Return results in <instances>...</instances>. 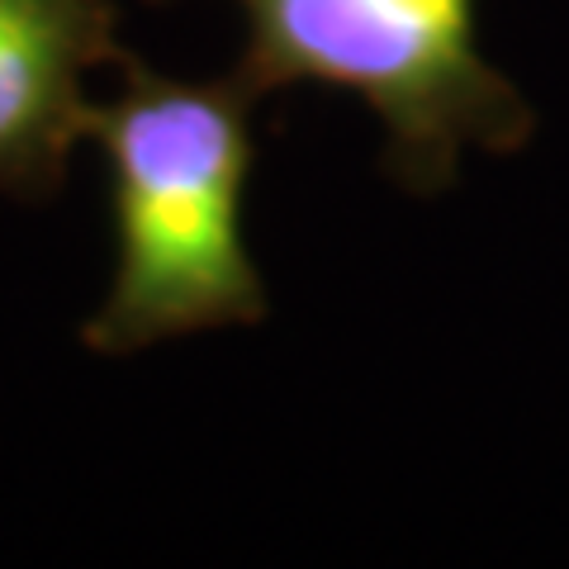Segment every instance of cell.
<instances>
[{
  "instance_id": "cell-3",
  "label": "cell",
  "mask_w": 569,
  "mask_h": 569,
  "mask_svg": "<svg viewBox=\"0 0 569 569\" xmlns=\"http://www.w3.org/2000/svg\"><path fill=\"white\" fill-rule=\"evenodd\" d=\"M104 62H123L110 0H0V194L39 200L62 181Z\"/></svg>"
},
{
  "instance_id": "cell-1",
  "label": "cell",
  "mask_w": 569,
  "mask_h": 569,
  "mask_svg": "<svg viewBox=\"0 0 569 569\" xmlns=\"http://www.w3.org/2000/svg\"><path fill=\"white\" fill-rule=\"evenodd\" d=\"M257 91L238 71L176 81L123 52L110 100H96L86 142L110 171L114 271L86 318L96 356H133L194 332L266 323L271 299L242 233Z\"/></svg>"
},
{
  "instance_id": "cell-2",
  "label": "cell",
  "mask_w": 569,
  "mask_h": 569,
  "mask_svg": "<svg viewBox=\"0 0 569 569\" xmlns=\"http://www.w3.org/2000/svg\"><path fill=\"white\" fill-rule=\"evenodd\" d=\"M247 24L238 77L266 100L284 86H337L385 129V167L413 190L456 181L466 152H518L531 100L475 33V0H233Z\"/></svg>"
}]
</instances>
